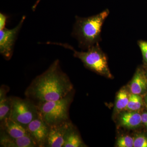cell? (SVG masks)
Here are the masks:
<instances>
[{
	"label": "cell",
	"instance_id": "18",
	"mask_svg": "<svg viewBox=\"0 0 147 147\" xmlns=\"http://www.w3.org/2000/svg\"><path fill=\"white\" fill-rule=\"evenodd\" d=\"M134 147H147V136L144 134H136L134 137Z\"/></svg>",
	"mask_w": 147,
	"mask_h": 147
},
{
	"label": "cell",
	"instance_id": "8",
	"mask_svg": "<svg viewBox=\"0 0 147 147\" xmlns=\"http://www.w3.org/2000/svg\"><path fill=\"white\" fill-rule=\"evenodd\" d=\"M70 123L68 121L50 126L45 147H63L66 131Z\"/></svg>",
	"mask_w": 147,
	"mask_h": 147
},
{
	"label": "cell",
	"instance_id": "11",
	"mask_svg": "<svg viewBox=\"0 0 147 147\" xmlns=\"http://www.w3.org/2000/svg\"><path fill=\"white\" fill-rule=\"evenodd\" d=\"M2 123L5 131L13 139L20 138L28 133L26 127L9 117L5 119Z\"/></svg>",
	"mask_w": 147,
	"mask_h": 147
},
{
	"label": "cell",
	"instance_id": "5",
	"mask_svg": "<svg viewBox=\"0 0 147 147\" xmlns=\"http://www.w3.org/2000/svg\"><path fill=\"white\" fill-rule=\"evenodd\" d=\"M38 117L37 106L28 98H11V106L8 117L27 128L32 121Z\"/></svg>",
	"mask_w": 147,
	"mask_h": 147
},
{
	"label": "cell",
	"instance_id": "24",
	"mask_svg": "<svg viewBox=\"0 0 147 147\" xmlns=\"http://www.w3.org/2000/svg\"><path fill=\"white\" fill-rule=\"evenodd\" d=\"M146 76H147V74Z\"/></svg>",
	"mask_w": 147,
	"mask_h": 147
},
{
	"label": "cell",
	"instance_id": "3",
	"mask_svg": "<svg viewBox=\"0 0 147 147\" xmlns=\"http://www.w3.org/2000/svg\"><path fill=\"white\" fill-rule=\"evenodd\" d=\"M47 43L60 45L72 50L74 56L81 60L87 68L107 78H113L108 67L107 57L102 52L98 43L90 47L86 52L76 51L72 46L67 44L51 42Z\"/></svg>",
	"mask_w": 147,
	"mask_h": 147
},
{
	"label": "cell",
	"instance_id": "21",
	"mask_svg": "<svg viewBox=\"0 0 147 147\" xmlns=\"http://www.w3.org/2000/svg\"><path fill=\"white\" fill-rule=\"evenodd\" d=\"M142 123L147 129V112L142 113Z\"/></svg>",
	"mask_w": 147,
	"mask_h": 147
},
{
	"label": "cell",
	"instance_id": "22",
	"mask_svg": "<svg viewBox=\"0 0 147 147\" xmlns=\"http://www.w3.org/2000/svg\"><path fill=\"white\" fill-rule=\"evenodd\" d=\"M41 1V0H37V1L36 2V3H35L34 5L33 6L32 9H33V10H34L35 8H36L38 4V3L40 2V1Z\"/></svg>",
	"mask_w": 147,
	"mask_h": 147
},
{
	"label": "cell",
	"instance_id": "17",
	"mask_svg": "<svg viewBox=\"0 0 147 147\" xmlns=\"http://www.w3.org/2000/svg\"><path fill=\"white\" fill-rule=\"evenodd\" d=\"M116 146L117 147H134V137L128 135L119 137L116 142Z\"/></svg>",
	"mask_w": 147,
	"mask_h": 147
},
{
	"label": "cell",
	"instance_id": "6",
	"mask_svg": "<svg viewBox=\"0 0 147 147\" xmlns=\"http://www.w3.org/2000/svg\"><path fill=\"white\" fill-rule=\"evenodd\" d=\"M26 17L23 16L17 26L12 29L4 28L0 30V53L6 59L12 56L13 47L15 40Z\"/></svg>",
	"mask_w": 147,
	"mask_h": 147
},
{
	"label": "cell",
	"instance_id": "2",
	"mask_svg": "<svg viewBox=\"0 0 147 147\" xmlns=\"http://www.w3.org/2000/svg\"><path fill=\"white\" fill-rule=\"evenodd\" d=\"M109 13L106 9L90 17H76L72 34L78 40L80 47L88 49L98 43L102 24Z\"/></svg>",
	"mask_w": 147,
	"mask_h": 147
},
{
	"label": "cell",
	"instance_id": "9",
	"mask_svg": "<svg viewBox=\"0 0 147 147\" xmlns=\"http://www.w3.org/2000/svg\"><path fill=\"white\" fill-rule=\"evenodd\" d=\"M131 93L142 95L147 92V77L141 68H137L129 84Z\"/></svg>",
	"mask_w": 147,
	"mask_h": 147
},
{
	"label": "cell",
	"instance_id": "10",
	"mask_svg": "<svg viewBox=\"0 0 147 147\" xmlns=\"http://www.w3.org/2000/svg\"><path fill=\"white\" fill-rule=\"evenodd\" d=\"M119 120L121 126L129 129L137 128L142 123V116L137 111H123L120 113Z\"/></svg>",
	"mask_w": 147,
	"mask_h": 147
},
{
	"label": "cell",
	"instance_id": "15",
	"mask_svg": "<svg viewBox=\"0 0 147 147\" xmlns=\"http://www.w3.org/2000/svg\"><path fill=\"white\" fill-rule=\"evenodd\" d=\"M11 106V97H0V120L2 121L8 117Z\"/></svg>",
	"mask_w": 147,
	"mask_h": 147
},
{
	"label": "cell",
	"instance_id": "1",
	"mask_svg": "<svg viewBox=\"0 0 147 147\" xmlns=\"http://www.w3.org/2000/svg\"><path fill=\"white\" fill-rule=\"evenodd\" d=\"M73 85L62 71L56 60L47 70L36 77L28 87L25 95L36 104L61 99L73 90Z\"/></svg>",
	"mask_w": 147,
	"mask_h": 147
},
{
	"label": "cell",
	"instance_id": "16",
	"mask_svg": "<svg viewBox=\"0 0 147 147\" xmlns=\"http://www.w3.org/2000/svg\"><path fill=\"white\" fill-rule=\"evenodd\" d=\"M15 147H34L38 146L36 142L28 133L23 137L13 139Z\"/></svg>",
	"mask_w": 147,
	"mask_h": 147
},
{
	"label": "cell",
	"instance_id": "4",
	"mask_svg": "<svg viewBox=\"0 0 147 147\" xmlns=\"http://www.w3.org/2000/svg\"><path fill=\"white\" fill-rule=\"evenodd\" d=\"M71 93L61 99L36 104L38 117L49 126L69 121V109L72 100Z\"/></svg>",
	"mask_w": 147,
	"mask_h": 147
},
{
	"label": "cell",
	"instance_id": "12",
	"mask_svg": "<svg viewBox=\"0 0 147 147\" xmlns=\"http://www.w3.org/2000/svg\"><path fill=\"white\" fill-rule=\"evenodd\" d=\"M79 133L70 123L66 131L63 147H86Z\"/></svg>",
	"mask_w": 147,
	"mask_h": 147
},
{
	"label": "cell",
	"instance_id": "20",
	"mask_svg": "<svg viewBox=\"0 0 147 147\" xmlns=\"http://www.w3.org/2000/svg\"><path fill=\"white\" fill-rule=\"evenodd\" d=\"M7 16L5 14L1 13H0V30L5 28Z\"/></svg>",
	"mask_w": 147,
	"mask_h": 147
},
{
	"label": "cell",
	"instance_id": "23",
	"mask_svg": "<svg viewBox=\"0 0 147 147\" xmlns=\"http://www.w3.org/2000/svg\"><path fill=\"white\" fill-rule=\"evenodd\" d=\"M144 102L146 107L147 108V94L145 95L144 98Z\"/></svg>",
	"mask_w": 147,
	"mask_h": 147
},
{
	"label": "cell",
	"instance_id": "7",
	"mask_svg": "<svg viewBox=\"0 0 147 147\" xmlns=\"http://www.w3.org/2000/svg\"><path fill=\"white\" fill-rule=\"evenodd\" d=\"M49 129L50 126L39 117L32 121L27 127L29 134L40 147H45Z\"/></svg>",
	"mask_w": 147,
	"mask_h": 147
},
{
	"label": "cell",
	"instance_id": "14",
	"mask_svg": "<svg viewBox=\"0 0 147 147\" xmlns=\"http://www.w3.org/2000/svg\"><path fill=\"white\" fill-rule=\"evenodd\" d=\"M144 104V100L141 95L134 94H130L128 104L125 110L138 112L143 108Z\"/></svg>",
	"mask_w": 147,
	"mask_h": 147
},
{
	"label": "cell",
	"instance_id": "19",
	"mask_svg": "<svg viewBox=\"0 0 147 147\" xmlns=\"http://www.w3.org/2000/svg\"><path fill=\"white\" fill-rule=\"evenodd\" d=\"M138 44L142 51L144 62L147 64V41L139 40Z\"/></svg>",
	"mask_w": 147,
	"mask_h": 147
},
{
	"label": "cell",
	"instance_id": "13",
	"mask_svg": "<svg viewBox=\"0 0 147 147\" xmlns=\"http://www.w3.org/2000/svg\"><path fill=\"white\" fill-rule=\"evenodd\" d=\"M129 95L126 88H122L117 94L116 97L115 111L116 113H120L125 110L129 100Z\"/></svg>",
	"mask_w": 147,
	"mask_h": 147
}]
</instances>
